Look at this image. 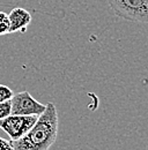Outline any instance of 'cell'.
Listing matches in <instances>:
<instances>
[{"instance_id": "cell-9", "label": "cell", "mask_w": 148, "mask_h": 150, "mask_svg": "<svg viewBox=\"0 0 148 150\" xmlns=\"http://www.w3.org/2000/svg\"><path fill=\"white\" fill-rule=\"evenodd\" d=\"M0 150H14L12 141H8L4 137H0Z\"/></svg>"}, {"instance_id": "cell-1", "label": "cell", "mask_w": 148, "mask_h": 150, "mask_svg": "<svg viewBox=\"0 0 148 150\" xmlns=\"http://www.w3.org/2000/svg\"><path fill=\"white\" fill-rule=\"evenodd\" d=\"M58 113L53 103H48L34 126L22 137L12 141L14 150H49L58 135Z\"/></svg>"}, {"instance_id": "cell-6", "label": "cell", "mask_w": 148, "mask_h": 150, "mask_svg": "<svg viewBox=\"0 0 148 150\" xmlns=\"http://www.w3.org/2000/svg\"><path fill=\"white\" fill-rule=\"evenodd\" d=\"M11 34V24L8 20V14L5 12H0V36Z\"/></svg>"}, {"instance_id": "cell-2", "label": "cell", "mask_w": 148, "mask_h": 150, "mask_svg": "<svg viewBox=\"0 0 148 150\" xmlns=\"http://www.w3.org/2000/svg\"><path fill=\"white\" fill-rule=\"evenodd\" d=\"M111 9L123 19L147 23L148 0H108Z\"/></svg>"}, {"instance_id": "cell-4", "label": "cell", "mask_w": 148, "mask_h": 150, "mask_svg": "<svg viewBox=\"0 0 148 150\" xmlns=\"http://www.w3.org/2000/svg\"><path fill=\"white\" fill-rule=\"evenodd\" d=\"M11 114L21 115H39L46 108L45 104L36 100L28 91H21L13 95L11 98Z\"/></svg>"}, {"instance_id": "cell-3", "label": "cell", "mask_w": 148, "mask_h": 150, "mask_svg": "<svg viewBox=\"0 0 148 150\" xmlns=\"http://www.w3.org/2000/svg\"><path fill=\"white\" fill-rule=\"evenodd\" d=\"M38 115L9 114L0 120V129L5 132L12 141L22 137L36 122Z\"/></svg>"}, {"instance_id": "cell-7", "label": "cell", "mask_w": 148, "mask_h": 150, "mask_svg": "<svg viewBox=\"0 0 148 150\" xmlns=\"http://www.w3.org/2000/svg\"><path fill=\"white\" fill-rule=\"evenodd\" d=\"M13 95H14V91L9 87L5 84H0V103L11 99Z\"/></svg>"}, {"instance_id": "cell-5", "label": "cell", "mask_w": 148, "mask_h": 150, "mask_svg": "<svg viewBox=\"0 0 148 150\" xmlns=\"http://www.w3.org/2000/svg\"><path fill=\"white\" fill-rule=\"evenodd\" d=\"M8 20L11 24L12 33H24L28 25L31 23V14L21 7H15L8 14Z\"/></svg>"}, {"instance_id": "cell-8", "label": "cell", "mask_w": 148, "mask_h": 150, "mask_svg": "<svg viewBox=\"0 0 148 150\" xmlns=\"http://www.w3.org/2000/svg\"><path fill=\"white\" fill-rule=\"evenodd\" d=\"M11 110H12V106H11V99L8 100H5V102H1L0 103V120L6 118L7 115L11 114Z\"/></svg>"}]
</instances>
